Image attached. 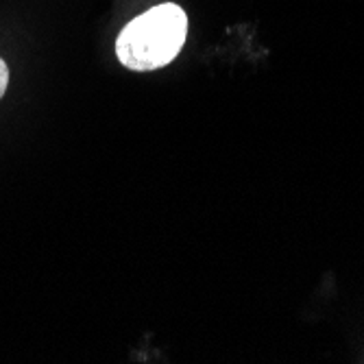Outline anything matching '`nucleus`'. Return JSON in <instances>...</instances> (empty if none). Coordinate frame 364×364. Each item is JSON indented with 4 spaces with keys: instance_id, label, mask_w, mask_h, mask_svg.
Masks as SVG:
<instances>
[{
    "instance_id": "f257e3e1",
    "label": "nucleus",
    "mask_w": 364,
    "mask_h": 364,
    "mask_svg": "<svg viewBox=\"0 0 364 364\" xmlns=\"http://www.w3.org/2000/svg\"><path fill=\"white\" fill-rule=\"evenodd\" d=\"M186 36V11L175 3H164L144 11L122 28L116 42V55L129 70H157L179 55Z\"/></svg>"
},
{
    "instance_id": "f03ea898",
    "label": "nucleus",
    "mask_w": 364,
    "mask_h": 364,
    "mask_svg": "<svg viewBox=\"0 0 364 364\" xmlns=\"http://www.w3.org/2000/svg\"><path fill=\"white\" fill-rule=\"evenodd\" d=\"M7 85H9V68H7V63L0 59V98L5 96Z\"/></svg>"
}]
</instances>
